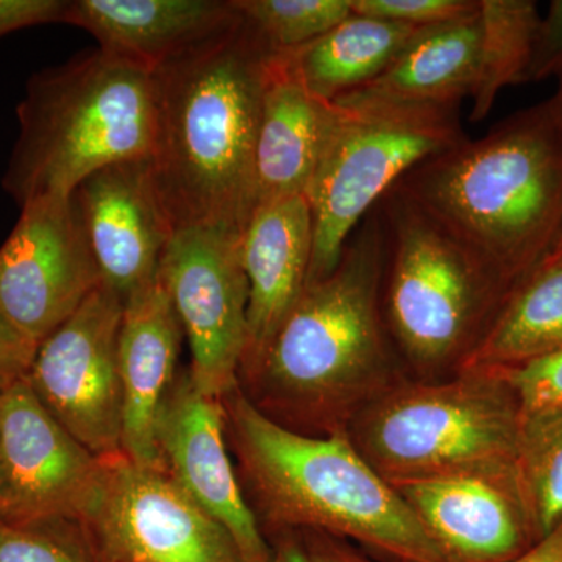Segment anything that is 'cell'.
<instances>
[{
    "instance_id": "1",
    "label": "cell",
    "mask_w": 562,
    "mask_h": 562,
    "mask_svg": "<svg viewBox=\"0 0 562 562\" xmlns=\"http://www.w3.org/2000/svg\"><path fill=\"white\" fill-rule=\"evenodd\" d=\"M271 55L239 14L227 31L155 70L151 176L173 232L246 228L257 206L255 143Z\"/></svg>"
},
{
    "instance_id": "2",
    "label": "cell",
    "mask_w": 562,
    "mask_h": 562,
    "mask_svg": "<svg viewBox=\"0 0 562 562\" xmlns=\"http://www.w3.org/2000/svg\"><path fill=\"white\" fill-rule=\"evenodd\" d=\"M395 192L516 286L562 227V132L549 101L414 166Z\"/></svg>"
},
{
    "instance_id": "3",
    "label": "cell",
    "mask_w": 562,
    "mask_h": 562,
    "mask_svg": "<svg viewBox=\"0 0 562 562\" xmlns=\"http://www.w3.org/2000/svg\"><path fill=\"white\" fill-rule=\"evenodd\" d=\"M221 402L244 476L273 522L341 532L412 562H458L342 435L291 430L239 386Z\"/></svg>"
},
{
    "instance_id": "4",
    "label": "cell",
    "mask_w": 562,
    "mask_h": 562,
    "mask_svg": "<svg viewBox=\"0 0 562 562\" xmlns=\"http://www.w3.org/2000/svg\"><path fill=\"white\" fill-rule=\"evenodd\" d=\"M2 177L18 205L70 195L91 173L147 160L157 133L154 72L102 49L33 74Z\"/></svg>"
},
{
    "instance_id": "5",
    "label": "cell",
    "mask_w": 562,
    "mask_h": 562,
    "mask_svg": "<svg viewBox=\"0 0 562 562\" xmlns=\"http://www.w3.org/2000/svg\"><path fill=\"white\" fill-rule=\"evenodd\" d=\"M384 232L379 210L364 217L327 279L306 284L257 364L244 373L261 408L316 419L375 382L387 362L380 313Z\"/></svg>"
},
{
    "instance_id": "6",
    "label": "cell",
    "mask_w": 562,
    "mask_h": 562,
    "mask_svg": "<svg viewBox=\"0 0 562 562\" xmlns=\"http://www.w3.org/2000/svg\"><path fill=\"white\" fill-rule=\"evenodd\" d=\"M376 210L384 232V310L391 335L422 368L461 361L513 284L398 192H387Z\"/></svg>"
},
{
    "instance_id": "7",
    "label": "cell",
    "mask_w": 562,
    "mask_h": 562,
    "mask_svg": "<svg viewBox=\"0 0 562 562\" xmlns=\"http://www.w3.org/2000/svg\"><path fill=\"white\" fill-rule=\"evenodd\" d=\"M519 431L520 405L505 376L461 373L376 403L362 422L361 453L391 484L476 475L519 487Z\"/></svg>"
},
{
    "instance_id": "8",
    "label": "cell",
    "mask_w": 562,
    "mask_h": 562,
    "mask_svg": "<svg viewBox=\"0 0 562 562\" xmlns=\"http://www.w3.org/2000/svg\"><path fill=\"white\" fill-rule=\"evenodd\" d=\"M333 103L338 117L305 192L313 217L306 284L338 268L351 235L406 172L468 138L460 109Z\"/></svg>"
},
{
    "instance_id": "9",
    "label": "cell",
    "mask_w": 562,
    "mask_h": 562,
    "mask_svg": "<svg viewBox=\"0 0 562 562\" xmlns=\"http://www.w3.org/2000/svg\"><path fill=\"white\" fill-rule=\"evenodd\" d=\"M243 233L222 225L180 228L158 266V280L190 344L192 380L217 401L239 386L246 353L249 284Z\"/></svg>"
},
{
    "instance_id": "10",
    "label": "cell",
    "mask_w": 562,
    "mask_h": 562,
    "mask_svg": "<svg viewBox=\"0 0 562 562\" xmlns=\"http://www.w3.org/2000/svg\"><path fill=\"white\" fill-rule=\"evenodd\" d=\"M83 525L101 562H247L231 531L168 472L122 453L103 458L101 490Z\"/></svg>"
},
{
    "instance_id": "11",
    "label": "cell",
    "mask_w": 562,
    "mask_h": 562,
    "mask_svg": "<svg viewBox=\"0 0 562 562\" xmlns=\"http://www.w3.org/2000/svg\"><path fill=\"white\" fill-rule=\"evenodd\" d=\"M122 312L124 302L101 284L40 344L25 375L47 413L99 458L122 453Z\"/></svg>"
},
{
    "instance_id": "12",
    "label": "cell",
    "mask_w": 562,
    "mask_h": 562,
    "mask_svg": "<svg viewBox=\"0 0 562 562\" xmlns=\"http://www.w3.org/2000/svg\"><path fill=\"white\" fill-rule=\"evenodd\" d=\"M20 209L0 246V313L38 347L102 279L72 194L33 199Z\"/></svg>"
},
{
    "instance_id": "13",
    "label": "cell",
    "mask_w": 562,
    "mask_h": 562,
    "mask_svg": "<svg viewBox=\"0 0 562 562\" xmlns=\"http://www.w3.org/2000/svg\"><path fill=\"white\" fill-rule=\"evenodd\" d=\"M102 479L103 458L47 413L25 376L0 391V519L83 522Z\"/></svg>"
},
{
    "instance_id": "14",
    "label": "cell",
    "mask_w": 562,
    "mask_h": 562,
    "mask_svg": "<svg viewBox=\"0 0 562 562\" xmlns=\"http://www.w3.org/2000/svg\"><path fill=\"white\" fill-rule=\"evenodd\" d=\"M157 446L166 472L231 531L247 562H271L227 453L224 406L198 390L190 368L177 372L162 403Z\"/></svg>"
},
{
    "instance_id": "15",
    "label": "cell",
    "mask_w": 562,
    "mask_h": 562,
    "mask_svg": "<svg viewBox=\"0 0 562 562\" xmlns=\"http://www.w3.org/2000/svg\"><path fill=\"white\" fill-rule=\"evenodd\" d=\"M72 198L102 284L125 303L157 279L173 235L150 158L99 169L81 181Z\"/></svg>"
},
{
    "instance_id": "16",
    "label": "cell",
    "mask_w": 562,
    "mask_h": 562,
    "mask_svg": "<svg viewBox=\"0 0 562 562\" xmlns=\"http://www.w3.org/2000/svg\"><path fill=\"white\" fill-rule=\"evenodd\" d=\"M392 486L458 562L520 557L532 532L522 495L514 484L486 476L447 475Z\"/></svg>"
},
{
    "instance_id": "17",
    "label": "cell",
    "mask_w": 562,
    "mask_h": 562,
    "mask_svg": "<svg viewBox=\"0 0 562 562\" xmlns=\"http://www.w3.org/2000/svg\"><path fill=\"white\" fill-rule=\"evenodd\" d=\"M184 333L168 292L155 279L124 303L117 361L124 398L122 454L143 468L166 471L157 422L176 380Z\"/></svg>"
},
{
    "instance_id": "18",
    "label": "cell",
    "mask_w": 562,
    "mask_h": 562,
    "mask_svg": "<svg viewBox=\"0 0 562 562\" xmlns=\"http://www.w3.org/2000/svg\"><path fill=\"white\" fill-rule=\"evenodd\" d=\"M241 250L249 302L239 376L257 364L305 291L313 257V217L305 195L258 205L244 228Z\"/></svg>"
},
{
    "instance_id": "19",
    "label": "cell",
    "mask_w": 562,
    "mask_h": 562,
    "mask_svg": "<svg viewBox=\"0 0 562 562\" xmlns=\"http://www.w3.org/2000/svg\"><path fill=\"white\" fill-rule=\"evenodd\" d=\"M233 0H70L66 24L99 49L155 72L238 21Z\"/></svg>"
},
{
    "instance_id": "20",
    "label": "cell",
    "mask_w": 562,
    "mask_h": 562,
    "mask_svg": "<svg viewBox=\"0 0 562 562\" xmlns=\"http://www.w3.org/2000/svg\"><path fill=\"white\" fill-rule=\"evenodd\" d=\"M336 117L338 106L306 90L286 55H271L255 143L257 206L305 195Z\"/></svg>"
},
{
    "instance_id": "21",
    "label": "cell",
    "mask_w": 562,
    "mask_h": 562,
    "mask_svg": "<svg viewBox=\"0 0 562 562\" xmlns=\"http://www.w3.org/2000/svg\"><path fill=\"white\" fill-rule=\"evenodd\" d=\"M482 54L479 9L417 29L379 79L336 102L460 109L475 91Z\"/></svg>"
},
{
    "instance_id": "22",
    "label": "cell",
    "mask_w": 562,
    "mask_h": 562,
    "mask_svg": "<svg viewBox=\"0 0 562 562\" xmlns=\"http://www.w3.org/2000/svg\"><path fill=\"white\" fill-rule=\"evenodd\" d=\"M561 349L562 260L541 262L506 295L461 371H509Z\"/></svg>"
},
{
    "instance_id": "23",
    "label": "cell",
    "mask_w": 562,
    "mask_h": 562,
    "mask_svg": "<svg viewBox=\"0 0 562 562\" xmlns=\"http://www.w3.org/2000/svg\"><path fill=\"white\" fill-rule=\"evenodd\" d=\"M416 31L351 13L308 46L284 55L303 87L333 103L379 79Z\"/></svg>"
},
{
    "instance_id": "24",
    "label": "cell",
    "mask_w": 562,
    "mask_h": 562,
    "mask_svg": "<svg viewBox=\"0 0 562 562\" xmlns=\"http://www.w3.org/2000/svg\"><path fill=\"white\" fill-rule=\"evenodd\" d=\"M480 18L482 54L471 122L483 121L505 88L524 83L541 20L532 0H480Z\"/></svg>"
},
{
    "instance_id": "25",
    "label": "cell",
    "mask_w": 562,
    "mask_h": 562,
    "mask_svg": "<svg viewBox=\"0 0 562 562\" xmlns=\"http://www.w3.org/2000/svg\"><path fill=\"white\" fill-rule=\"evenodd\" d=\"M517 482L539 541L562 522V412H520Z\"/></svg>"
},
{
    "instance_id": "26",
    "label": "cell",
    "mask_w": 562,
    "mask_h": 562,
    "mask_svg": "<svg viewBox=\"0 0 562 562\" xmlns=\"http://www.w3.org/2000/svg\"><path fill=\"white\" fill-rule=\"evenodd\" d=\"M272 54L308 46L351 14L350 0H233Z\"/></svg>"
},
{
    "instance_id": "27",
    "label": "cell",
    "mask_w": 562,
    "mask_h": 562,
    "mask_svg": "<svg viewBox=\"0 0 562 562\" xmlns=\"http://www.w3.org/2000/svg\"><path fill=\"white\" fill-rule=\"evenodd\" d=\"M0 562H101L87 527L69 517L0 519Z\"/></svg>"
},
{
    "instance_id": "28",
    "label": "cell",
    "mask_w": 562,
    "mask_h": 562,
    "mask_svg": "<svg viewBox=\"0 0 562 562\" xmlns=\"http://www.w3.org/2000/svg\"><path fill=\"white\" fill-rule=\"evenodd\" d=\"M502 373L520 412H562V349Z\"/></svg>"
},
{
    "instance_id": "29",
    "label": "cell",
    "mask_w": 562,
    "mask_h": 562,
    "mask_svg": "<svg viewBox=\"0 0 562 562\" xmlns=\"http://www.w3.org/2000/svg\"><path fill=\"white\" fill-rule=\"evenodd\" d=\"M351 13L422 29L479 9V0H350Z\"/></svg>"
},
{
    "instance_id": "30",
    "label": "cell",
    "mask_w": 562,
    "mask_h": 562,
    "mask_svg": "<svg viewBox=\"0 0 562 562\" xmlns=\"http://www.w3.org/2000/svg\"><path fill=\"white\" fill-rule=\"evenodd\" d=\"M550 77H562V0H553L546 16L539 20L524 83Z\"/></svg>"
},
{
    "instance_id": "31",
    "label": "cell",
    "mask_w": 562,
    "mask_h": 562,
    "mask_svg": "<svg viewBox=\"0 0 562 562\" xmlns=\"http://www.w3.org/2000/svg\"><path fill=\"white\" fill-rule=\"evenodd\" d=\"M70 0H0V38L22 29L65 22Z\"/></svg>"
},
{
    "instance_id": "32",
    "label": "cell",
    "mask_w": 562,
    "mask_h": 562,
    "mask_svg": "<svg viewBox=\"0 0 562 562\" xmlns=\"http://www.w3.org/2000/svg\"><path fill=\"white\" fill-rule=\"evenodd\" d=\"M36 349L0 313V390L27 375Z\"/></svg>"
},
{
    "instance_id": "33",
    "label": "cell",
    "mask_w": 562,
    "mask_h": 562,
    "mask_svg": "<svg viewBox=\"0 0 562 562\" xmlns=\"http://www.w3.org/2000/svg\"><path fill=\"white\" fill-rule=\"evenodd\" d=\"M513 562H562V522Z\"/></svg>"
},
{
    "instance_id": "34",
    "label": "cell",
    "mask_w": 562,
    "mask_h": 562,
    "mask_svg": "<svg viewBox=\"0 0 562 562\" xmlns=\"http://www.w3.org/2000/svg\"><path fill=\"white\" fill-rule=\"evenodd\" d=\"M271 562H316L308 557L305 552H302L297 547L290 546L283 547L277 554L276 560Z\"/></svg>"
},
{
    "instance_id": "35",
    "label": "cell",
    "mask_w": 562,
    "mask_h": 562,
    "mask_svg": "<svg viewBox=\"0 0 562 562\" xmlns=\"http://www.w3.org/2000/svg\"><path fill=\"white\" fill-rule=\"evenodd\" d=\"M560 80V88H558L557 94L550 99L549 103L552 106L554 120H557V124L560 125L562 132V77Z\"/></svg>"
},
{
    "instance_id": "36",
    "label": "cell",
    "mask_w": 562,
    "mask_h": 562,
    "mask_svg": "<svg viewBox=\"0 0 562 562\" xmlns=\"http://www.w3.org/2000/svg\"><path fill=\"white\" fill-rule=\"evenodd\" d=\"M562 260V227L560 233H558L557 241L553 243L552 249H550L549 255L543 258L542 262L549 261H561Z\"/></svg>"
},
{
    "instance_id": "37",
    "label": "cell",
    "mask_w": 562,
    "mask_h": 562,
    "mask_svg": "<svg viewBox=\"0 0 562 562\" xmlns=\"http://www.w3.org/2000/svg\"><path fill=\"white\" fill-rule=\"evenodd\" d=\"M0 391H2V390H0Z\"/></svg>"
}]
</instances>
